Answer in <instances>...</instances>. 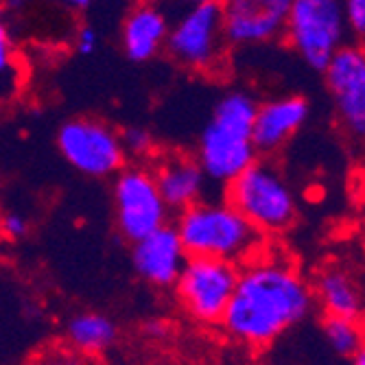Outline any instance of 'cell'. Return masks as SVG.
<instances>
[{
  "label": "cell",
  "instance_id": "obj_1",
  "mask_svg": "<svg viewBox=\"0 0 365 365\" xmlns=\"http://www.w3.org/2000/svg\"><path fill=\"white\" fill-rule=\"evenodd\" d=\"M315 307L311 282L284 258L258 254L241 269L221 326L237 344L267 348Z\"/></svg>",
  "mask_w": 365,
  "mask_h": 365
},
{
  "label": "cell",
  "instance_id": "obj_2",
  "mask_svg": "<svg viewBox=\"0 0 365 365\" xmlns=\"http://www.w3.org/2000/svg\"><path fill=\"white\" fill-rule=\"evenodd\" d=\"M256 108L258 101L245 90H230L215 103L195 158L206 180L225 186L258 160L252 143Z\"/></svg>",
  "mask_w": 365,
  "mask_h": 365
},
{
  "label": "cell",
  "instance_id": "obj_3",
  "mask_svg": "<svg viewBox=\"0 0 365 365\" xmlns=\"http://www.w3.org/2000/svg\"><path fill=\"white\" fill-rule=\"evenodd\" d=\"M178 237L188 256L247 262L262 254L264 237L227 202H197L180 212Z\"/></svg>",
  "mask_w": 365,
  "mask_h": 365
},
{
  "label": "cell",
  "instance_id": "obj_4",
  "mask_svg": "<svg viewBox=\"0 0 365 365\" xmlns=\"http://www.w3.org/2000/svg\"><path fill=\"white\" fill-rule=\"evenodd\" d=\"M225 188V202L237 208L262 237L287 232L297 219L295 192L272 160H254Z\"/></svg>",
  "mask_w": 365,
  "mask_h": 365
},
{
  "label": "cell",
  "instance_id": "obj_5",
  "mask_svg": "<svg viewBox=\"0 0 365 365\" xmlns=\"http://www.w3.org/2000/svg\"><path fill=\"white\" fill-rule=\"evenodd\" d=\"M348 24L341 0H293L284 38L309 68L322 73L344 44Z\"/></svg>",
  "mask_w": 365,
  "mask_h": 365
},
{
  "label": "cell",
  "instance_id": "obj_6",
  "mask_svg": "<svg viewBox=\"0 0 365 365\" xmlns=\"http://www.w3.org/2000/svg\"><path fill=\"white\" fill-rule=\"evenodd\" d=\"M239 278V264L219 258L188 256L173 284L184 313L202 326L221 324Z\"/></svg>",
  "mask_w": 365,
  "mask_h": 365
},
{
  "label": "cell",
  "instance_id": "obj_7",
  "mask_svg": "<svg viewBox=\"0 0 365 365\" xmlns=\"http://www.w3.org/2000/svg\"><path fill=\"white\" fill-rule=\"evenodd\" d=\"M225 46L221 5L215 3L190 5L169 26L164 42L167 55L182 68L195 73H215L221 66Z\"/></svg>",
  "mask_w": 365,
  "mask_h": 365
},
{
  "label": "cell",
  "instance_id": "obj_8",
  "mask_svg": "<svg viewBox=\"0 0 365 365\" xmlns=\"http://www.w3.org/2000/svg\"><path fill=\"white\" fill-rule=\"evenodd\" d=\"M57 149L71 167L88 178H110L125 167L118 131L96 118H73L57 131Z\"/></svg>",
  "mask_w": 365,
  "mask_h": 365
},
{
  "label": "cell",
  "instance_id": "obj_9",
  "mask_svg": "<svg viewBox=\"0 0 365 365\" xmlns=\"http://www.w3.org/2000/svg\"><path fill=\"white\" fill-rule=\"evenodd\" d=\"M169 206L158 190L153 171L147 167H123L114 180V217L120 237L136 243L169 223Z\"/></svg>",
  "mask_w": 365,
  "mask_h": 365
},
{
  "label": "cell",
  "instance_id": "obj_10",
  "mask_svg": "<svg viewBox=\"0 0 365 365\" xmlns=\"http://www.w3.org/2000/svg\"><path fill=\"white\" fill-rule=\"evenodd\" d=\"M328 92L346 134L365 138V53L361 46L344 44L322 71Z\"/></svg>",
  "mask_w": 365,
  "mask_h": 365
},
{
  "label": "cell",
  "instance_id": "obj_11",
  "mask_svg": "<svg viewBox=\"0 0 365 365\" xmlns=\"http://www.w3.org/2000/svg\"><path fill=\"white\" fill-rule=\"evenodd\" d=\"M293 0H223V38L227 46L267 44L284 36Z\"/></svg>",
  "mask_w": 365,
  "mask_h": 365
},
{
  "label": "cell",
  "instance_id": "obj_12",
  "mask_svg": "<svg viewBox=\"0 0 365 365\" xmlns=\"http://www.w3.org/2000/svg\"><path fill=\"white\" fill-rule=\"evenodd\" d=\"M131 245V262L140 280L155 289H171L175 284L188 260L175 225H162Z\"/></svg>",
  "mask_w": 365,
  "mask_h": 365
},
{
  "label": "cell",
  "instance_id": "obj_13",
  "mask_svg": "<svg viewBox=\"0 0 365 365\" xmlns=\"http://www.w3.org/2000/svg\"><path fill=\"white\" fill-rule=\"evenodd\" d=\"M309 114L311 106L300 94H284L258 103L252 127V143L256 153L272 155L280 151L307 125Z\"/></svg>",
  "mask_w": 365,
  "mask_h": 365
},
{
  "label": "cell",
  "instance_id": "obj_14",
  "mask_svg": "<svg viewBox=\"0 0 365 365\" xmlns=\"http://www.w3.org/2000/svg\"><path fill=\"white\" fill-rule=\"evenodd\" d=\"M153 180L169 210H186L188 206L202 202L206 190V175L195 158L175 153L162 158L155 169Z\"/></svg>",
  "mask_w": 365,
  "mask_h": 365
},
{
  "label": "cell",
  "instance_id": "obj_15",
  "mask_svg": "<svg viewBox=\"0 0 365 365\" xmlns=\"http://www.w3.org/2000/svg\"><path fill=\"white\" fill-rule=\"evenodd\" d=\"M169 16L158 3H140L131 9L123 22V51L127 59L145 63L153 59L160 51H164L169 33Z\"/></svg>",
  "mask_w": 365,
  "mask_h": 365
},
{
  "label": "cell",
  "instance_id": "obj_16",
  "mask_svg": "<svg viewBox=\"0 0 365 365\" xmlns=\"http://www.w3.org/2000/svg\"><path fill=\"white\" fill-rule=\"evenodd\" d=\"M311 289L315 295V302L322 307L324 315L361 319L363 295L359 282L348 269L330 264V267L317 274L315 284H311Z\"/></svg>",
  "mask_w": 365,
  "mask_h": 365
},
{
  "label": "cell",
  "instance_id": "obj_17",
  "mask_svg": "<svg viewBox=\"0 0 365 365\" xmlns=\"http://www.w3.org/2000/svg\"><path fill=\"white\" fill-rule=\"evenodd\" d=\"M118 339V326L103 313H77L66 324V344L79 354L94 359L108 352Z\"/></svg>",
  "mask_w": 365,
  "mask_h": 365
},
{
  "label": "cell",
  "instance_id": "obj_18",
  "mask_svg": "<svg viewBox=\"0 0 365 365\" xmlns=\"http://www.w3.org/2000/svg\"><path fill=\"white\" fill-rule=\"evenodd\" d=\"M326 344L339 356H354L359 350H363V326L361 319H348V317H333L326 315L322 322Z\"/></svg>",
  "mask_w": 365,
  "mask_h": 365
},
{
  "label": "cell",
  "instance_id": "obj_19",
  "mask_svg": "<svg viewBox=\"0 0 365 365\" xmlns=\"http://www.w3.org/2000/svg\"><path fill=\"white\" fill-rule=\"evenodd\" d=\"M26 365H94L92 359L79 354L68 344H51L40 348Z\"/></svg>",
  "mask_w": 365,
  "mask_h": 365
},
{
  "label": "cell",
  "instance_id": "obj_20",
  "mask_svg": "<svg viewBox=\"0 0 365 365\" xmlns=\"http://www.w3.org/2000/svg\"><path fill=\"white\" fill-rule=\"evenodd\" d=\"M120 145L125 149V155H134V158H145L153 149V136L151 131L138 125H131L120 131Z\"/></svg>",
  "mask_w": 365,
  "mask_h": 365
},
{
  "label": "cell",
  "instance_id": "obj_21",
  "mask_svg": "<svg viewBox=\"0 0 365 365\" xmlns=\"http://www.w3.org/2000/svg\"><path fill=\"white\" fill-rule=\"evenodd\" d=\"M348 33H354L359 40L365 36V0H341Z\"/></svg>",
  "mask_w": 365,
  "mask_h": 365
},
{
  "label": "cell",
  "instance_id": "obj_22",
  "mask_svg": "<svg viewBox=\"0 0 365 365\" xmlns=\"http://www.w3.org/2000/svg\"><path fill=\"white\" fill-rule=\"evenodd\" d=\"M0 235L9 241H20L29 235V221L20 212H5L0 217Z\"/></svg>",
  "mask_w": 365,
  "mask_h": 365
},
{
  "label": "cell",
  "instance_id": "obj_23",
  "mask_svg": "<svg viewBox=\"0 0 365 365\" xmlns=\"http://www.w3.org/2000/svg\"><path fill=\"white\" fill-rule=\"evenodd\" d=\"M75 46L79 55H92L98 46V33L94 26L86 24L77 31V38H75Z\"/></svg>",
  "mask_w": 365,
  "mask_h": 365
},
{
  "label": "cell",
  "instance_id": "obj_24",
  "mask_svg": "<svg viewBox=\"0 0 365 365\" xmlns=\"http://www.w3.org/2000/svg\"><path fill=\"white\" fill-rule=\"evenodd\" d=\"M14 61V46H11V36L7 26L0 22V75L11 68Z\"/></svg>",
  "mask_w": 365,
  "mask_h": 365
},
{
  "label": "cell",
  "instance_id": "obj_25",
  "mask_svg": "<svg viewBox=\"0 0 365 365\" xmlns=\"http://www.w3.org/2000/svg\"><path fill=\"white\" fill-rule=\"evenodd\" d=\"M171 333V328L167 322H162V319H149L145 324V335L153 341H162V339H167Z\"/></svg>",
  "mask_w": 365,
  "mask_h": 365
},
{
  "label": "cell",
  "instance_id": "obj_26",
  "mask_svg": "<svg viewBox=\"0 0 365 365\" xmlns=\"http://www.w3.org/2000/svg\"><path fill=\"white\" fill-rule=\"evenodd\" d=\"M63 3L68 7H73V9H86V7H90L92 0H63Z\"/></svg>",
  "mask_w": 365,
  "mask_h": 365
},
{
  "label": "cell",
  "instance_id": "obj_27",
  "mask_svg": "<svg viewBox=\"0 0 365 365\" xmlns=\"http://www.w3.org/2000/svg\"><path fill=\"white\" fill-rule=\"evenodd\" d=\"M178 3H182V5H186V7H190V5H202V3H215V5H221L223 0H178Z\"/></svg>",
  "mask_w": 365,
  "mask_h": 365
},
{
  "label": "cell",
  "instance_id": "obj_28",
  "mask_svg": "<svg viewBox=\"0 0 365 365\" xmlns=\"http://www.w3.org/2000/svg\"><path fill=\"white\" fill-rule=\"evenodd\" d=\"M350 365H365V350H359L354 356H350Z\"/></svg>",
  "mask_w": 365,
  "mask_h": 365
}]
</instances>
